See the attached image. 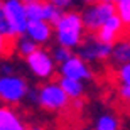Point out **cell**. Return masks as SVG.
Wrapping results in <instances>:
<instances>
[{
	"label": "cell",
	"instance_id": "cell-5",
	"mask_svg": "<svg viewBox=\"0 0 130 130\" xmlns=\"http://www.w3.org/2000/svg\"><path fill=\"white\" fill-rule=\"evenodd\" d=\"M115 15V5L108 4V2H98L93 7L86 9L83 15V24L88 30H95L96 32L106 20Z\"/></svg>",
	"mask_w": 130,
	"mask_h": 130
},
{
	"label": "cell",
	"instance_id": "cell-21",
	"mask_svg": "<svg viewBox=\"0 0 130 130\" xmlns=\"http://www.w3.org/2000/svg\"><path fill=\"white\" fill-rule=\"evenodd\" d=\"M98 2H108V4H111L113 0H98Z\"/></svg>",
	"mask_w": 130,
	"mask_h": 130
},
{
	"label": "cell",
	"instance_id": "cell-10",
	"mask_svg": "<svg viewBox=\"0 0 130 130\" xmlns=\"http://www.w3.org/2000/svg\"><path fill=\"white\" fill-rule=\"evenodd\" d=\"M0 130H27V127L10 106H2L0 108Z\"/></svg>",
	"mask_w": 130,
	"mask_h": 130
},
{
	"label": "cell",
	"instance_id": "cell-8",
	"mask_svg": "<svg viewBox=\"0 0 130 130\" xmlns=\"http://www.w3.org/2000/svg\"><path fill=\"white\" fill-rule=\"evenodd\" d=\"M111 54H113V44H105L100 39L86 41L79 49V56L85 61H100L110 58Z\"/></svg>",
	"mask_w": 130,
	"mask_h": 130
},
{
	"label": "cell",
	"instance_id": "cell-24",
	"mask_svg": "<svg viewBox=\"0 0 130 130\" xmlns=\"http://www.w3.org/2000/svg\"><path fill=\"white\" fill-rule=\"evenodd\" d=\"M86 2H91V0H86Z\"/></svg>",
	"mask_w": 130,
	"mask_h": 130
},
{
	"label": "cell",
	"instance_id": "cell-19",
	"mask_svg": "<svg viewBox=\"0 0 130 130\" xmlns=\"http://www.w3.org/2000/svg\"><path fill=\"white\" fill-rule=\"evenodd\" d=\"M47 2H51L53 5H56V7H66V5H69L71 4V0H47Z\"/></svg>",
	"mask_w": 130,
	"mask_h": 130
},
{
	"label": "cell",
	"instance_id": "cell-4",
	"mask_svg": "<svg viewBox=\"0 0 130 130\" xmlns=\"http://www.w3.org/2000/svg\"><path fill=\"white\" fill-rule=\"evenodd\" d=\"M29 95V86L24 78L15 76V74H4L0 79V98L4 103L9 105H17L27 98Z\"/></svg>",
	"mask_w": 130,
	"mask_h": 130
},
{
	"label": "cell",
	"instance_id": "cell-14",
	"mask_svg": "<svg viewBox=\"0 0 130 130\" xmlns=\"http://www.w3.org/2000/svg\"><path fill=\"white\" fill-rule=\"evenodd\" d=\"M111 58L115 59L118 64L130 63V41L117 44L115 47H113V54H111Z\"/></svg>",
	"mask_w": 130,
	"mask_h": 130
},
{
	"label": "cell",
	"instance_id": "cell-22",
	"mask_svg": "<svg viewBox=\"0 0 130 130\" xmlns=\"http://www.w3.org/2000/svg\"><path fill=\"white\" fill-rule=\"evenodd\" d=\"M117 2H130V0H117Z\"/></svg>",
	"mask_w": 130,
	"mask_h": 130
},
{
	"label": "cell",
	"instance_id": "cell-16",
	"mask_svg": "<svg viewBox=\"0 0 130 130\" xmlns=\"http://www.w3.org/2000/svg\"><path fill=\"white\" fill-rule=\"evenodd\" d=\"M118 79H120L122 86H130V63L120 64V68H118Z\"/></svg>",
	"mask_w": 130,
	"mask_h": 130
},
{
	"label": "cell",
	"instance_id": "cell-3",
	"mask_svg": "<svg viewBox=\"0 0 130 130\" xmlns=\"http://www.w3.org/2000/svg\"><path fill=\"white\" fill-rule=\"evenodd\" d=\"M0 15L7 19L9 25L15 34L20 36L27 32L29 15H27V7L22 4V0H4L0 7Z\"/></svg>",
	"mask_w": 130,
	"mask_h": 130
},
{
	"label": "cell",
	"instance_id": "cell-15",
	"mask_svg": "<svg viewBox=\"0 0 130 130\" xmlns=\"http://www.w3.org/2000/svg\"><path fill=\"white\" fill-rule=\"evenodd\" d=\"M17 49H19V53L22 54V56L27 58V56H30L32 53L37 51V44H34L29 39H19V41H17Z\"/></svg>",
	"mask_w": 130,
	"mask_h": 130
},
{
	"label": "cell",
	"instance_id": "cell-12",
	"mask_svg": "<svg viewBox=\"0 0 130 130\" xmlns=\"http://www.w3.org/2000/svg\"><path fill=\"white\" fill-rule=\"evenodd\" d=\"M59 85L63 86V90L68 93V96L73 100H81L83 98V93H85V86H83L81 81L78 79H73V78H66V76H61L59 78Z\"/></svg>",
	"mask_w": 130,
	"mask_h": 130
},
{
	"label": "cell",
	"instance_id": "cell-7",
	"mask_svg": "<svg viewBox=\"0 0 130 130\" xmlns=\"http://www.w3.org/2000/svg\"><path fill=\"white\" fill-rule=\"evenodd\" d=\"M122 37H125V25L122 22L120 15H117V14L113 17H110L96 30V39H100L101 42H105V44H113L115 41H118Z\"/></svg>",
	"mask_w": 130,
	"mask_h": 130
},
{
	"label": "cell",
	"instance_id": "cell-20",
	"mask_svg": "<svg viewBox=\"0 0 130 130\" xmlns=\"http://www.w3.org/2000/svg\"><path fill=\"white\" fill-rule=\"evenodd\" d=\"M30 130H47V128H44V127H37V125H36V127H32Z\"/></svg>",
	"mask_w": 130,
	"mask_h": 130
},
{
	"label": "cell",
	"instance_id": "cell-9",
	"mask_svg": "<svg viewBox=\"0 0 130 130\" xmlns=\"http://www.w3.org/2000/svg\"><path fill=\"white\" fill-rule=\"evenodd\" d=\"M61 76L66 78H73L78 81H85V79H91V71L86 66L85 59L81 56H71V58L64 61L61 64Z\"/></svg>",
	"mask_w": 130,
	"mask_h": 130
},
{
	"label": "cell",
	"instance_id": "cell-18",
	"mask_svg": "<svg viewBox=\"0 0 130 130\" xmlns=\"http://www.w3.org/2000/svg\"><path fill=\"white\" fill-rule=\"evenodd\" d=\"M118 95H120V98L130 106V86H120V91H118Z\"/></svg>",
	"mask_w": 130,
	"mask_h": 130
},
{
	"label": "cell",
	"instance_id": "cell-13",
	"mask_svg": "<svg viewBox=\"0 0 130 130\" xmlns=\"http://www.w3.org/2000/svg\"><path fill=\"white\" fill-rule=\"evenodd\" d=\"M93 130H120V122L111 113H103L95 120Z\"/></svg>",
	"mask_w": 130,
	"mask_h": 130
},
{
	"label": "cell",
	"instance_id": "cell-25",
	"mask_svg": "<svg viewBox=\"0 0 130 130\" xmlns=\"http://www.w3.org/2000/svg\"><path fill=\"white\" fill-rule=\"evenodd\" d=\"M27 130H30V128H27Z\"/></svg>",
	"mask_w": 130,
	"mask_h": 130
},
{
	"label": "cell",
	"instance_id": "cell-1",
	"mask_svg": "<svg viewBox=\"0 0 130 130\" xmlns=\"http://www.w3.org/2000/svg\"><path fill=\"white\" fill-rule=\"evenodd\" d=\"M37 103L42 106L44 110L49 111H64L71 106V98L63 90L59 81L46 83L39 88V100Z\"/></svg>",
	"mask_w": 130,
	"mask_h": 130
},
{
	"label": "cell",
	"instance_id": "cell-23",
	"mask_svg": "<svg viewBox=\"0 0 130 130\" xmlns=\"http://www.w3.org/2000/svg\"><path fill=\"white\" fill-rule=\"evenodd\" d=\"M24 2H30V0H24Z\"/></svg>",
	"mask_w": 130,
	"mask_h": 130
},
{
	"label": "cell",
	"instance_id": "cell-6",
	"mask_svg": "<svg viewBox=\"0 0 130 130\" xmlns=\"http://www.w3.org/2000/svg\"><path fill=\"white\" fill-rule=\"evenodd\" d=\"M27 64H29L30 71L37 78L46 79V78H51L54 74V61L51 59L47 53H44L41 49H37L36 53L27 56Z\"/></svg>",
	"mask_w": 130,
	"mask_h": 130
},
{
	"label": "cell",
	"instance_id": "cell-2",
	"mask_svg": "<svg viewBox=\"0 0 130 130\" xmlns=\"http://www.w3.org/2000/svg\"><path fill=\"white\" fill-rule=\"evenodd\" d=\"M83 19L78 14H64L58 24V39L59 44L64 47H74L81 41V30H83Z\"/></svg>",
	"mask_w": 130,
	"mask_h": 130
},
{
	"label": "cell",
	"instance_id": "cell-11",
	"mask_svg": "<svg viewBox=\"0 0 130 130\" xmlns=\"http://www.w3.org/2000/svg\"><path fill=\"white\" fill-rule=\"evenodd\" d=\"M27 34L34 42H46L49 39L51 29L44 20H29L27 24Z\"/></svg>",
	"mask_w": 130,
	"mask_h": 130
},
{
	"label": "cell",
	"instance_id": "cell-17",
	"mask_svg": "<svg viewBox=\"0 0 130 130\" xmlns=\"http://www.w3.org/2000/svg\"><path fill=\"white\" fill-rule=\"evenodd\" d=\"M71 56H73V54L69 53V47H64V46H61V47H58L56 51H54V59L59 61L61 64H63L64 61H68Z\"/></svg>",
	"mask_w": 130,
	"mask_h": 130
}]
</instances>
